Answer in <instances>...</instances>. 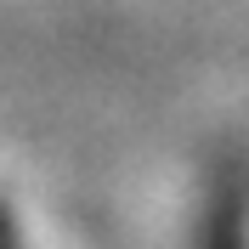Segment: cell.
<instances>
[{
	"instance_id": "1",
	"label": "cell",
	"mask_w": 249,
	"mask_h": 249,
	"mask_svg": "<svg viewBox=\"0 0 249 249\" xmlns=\"http://www.w3.org/2000/svg\"><path fill=\"white\" fill-rule=\"evenodd\" d=\"M0 249H23V244H17V221L6 215V210H0Z\"/></svg>"
}]
</instances>
